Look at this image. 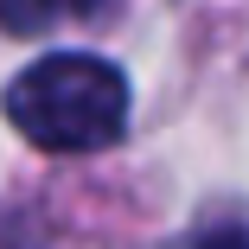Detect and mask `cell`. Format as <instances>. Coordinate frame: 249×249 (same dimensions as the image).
<instances>
[{
  "label": "cell",
  "mask_w": 249,
  "mask_h": 249,
  "mask_svg": "<svg viewBox=\"0 0 249 249\" xmlns=\"http://www.w3.org/2000/svg\"><path fill=\"white\" fill-rule=\"evenodd\" d=\"M7 122L45 154H89L128 128V77L109 58L52 52L7 83Z\"/></svg>",
  "instance_id": "obj_1"
},
{
  "label": "cell",
  "mask_w": 249,
  "mask_h": 249,
  "mask_svg": "<svg viewBox=\"0 0 249 249\" xmlns=\"http://www.w3.org/2000/svg\"><path fill=\"white\" fill-rule=\"evenodd\" d=\"M83 7H89V0H0V26L19 32V38H32V32L58 26V19H77Z\"/></svg>",
  "instance_id": "obj_2"
},
{
  "label": "cell",
  "mask_w": 249,
  "mask_h": 249,
  "mask_svg": "<svg viewBox=\"0 0 249 249\" xmlns=\"http://www.w3.org/2000/svg\"><path fill=\"white\" fill-rule=\"evenodd\" d=\"M192 249H249V230H205Z\"/></svg>",
  "instance_id": "obj_3"
}]
</instances>
